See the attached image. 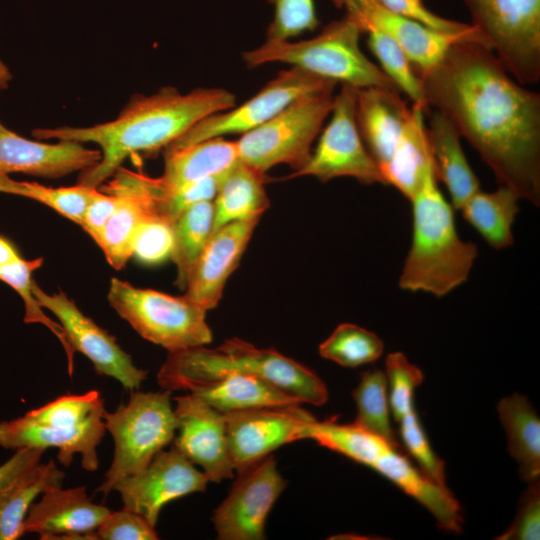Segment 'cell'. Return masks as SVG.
I'll return each mask as SVG.
<instances>
[{
  "label": "cell",
  "instance_id": "cell-1",
  "mask_svg": "<svg viewBox=\"0 0 540 540\" xmlns=\"http://www.w3.org/2000/svg\"><path fill=\"white\" fill-rule=\"evenodd\" d=\"M424 102L444 114L500 185L540 205V94L517 82L487 46L454 43L416 72Z\"/></svg>",
  "mask_w": 540,
  "mask_h": 540
},
{
  "label": "cell",
  "instance_id": "cell-2",
  "mask_svg": "<svg viewBox=\"0 0 540 540\" xmlns=\"http://www.w3.org/2000/svg\"><path fill=\"white\" fill-rule=\"evenodd\" d=\"M234 106V95L225 89L199 88L183 94L174 87H163L149 96L136 95L109 122L37 128L32 135L38 140L96 144L101 159L80 172L78 184L99 188L130 155L166 148L203 118Z\"/></svg>",
  "mask_w": 540,
  "mask_h": 540
},
{
  "label": "cell",
  "instance_id": "cell-3",
  "mask_svg": "<svg viewBox=\"0 0 540 540\" xmlns=\"http://www.w3.org/2000/svg\"><path fill=\"white\" fill-rule=\"evenodd\" d=\"M433 159L412 203V243L400 274L399 286L436 297L464 283L477 257L474 243L457 232L452 206L438 188Z\"/></svg>",
  "mask_w": 540,
  "mask_h": 540
},
{
  "label": "cell",
  "instance_id": "cell-4",
  "mask_svg": "<svg viewBox=\"0 0 540 540\" xmlns=\"http://www.w3.org/2000/svg\"><path fill=\"white\" fill-rule=\"evenodd\" d=\"M230 374L263 378L302 403L323 405L328 400L325 383L309 368L273 349H261L239 338L216 348L193 347L168 354L157 380L163 390L186 391Z\"/></svg>",
  "mask_w": 540,
  "mask_h": 540
},
{
  "label": "cell",
  "instance_id": "cell-5",
  "mask_svg": "<svg viewBox=\"0 0 540 540\" xmlns=\"http://www.w3.org/2000/svg\"><path fill=\"white\" fill-rule=\"evenodd\" d=\"M305 439L366 465L397 485L423 505L447 532L460 533L462 509L449 490L427 479L412 462L382 438L353 423L339 424L336 417L307 423Z\"/></svg>",
  "mask_w": 540,
  "mask_h": 540
},
{
  "label": "cell",
  "instance_id": "cell-6",
  "mask_svg": "<svg viewBox=\"0 0 540 540\" xmlns=\"http://www.w3.org/2000/svg\"><path fill=\"white\" fill-rule=\"evenodd\" d=\"M361 33L356 20L346 14L329 23L316 37L298 42L266 40L261 46L244 52L243 59L250 67L286 63L356 89L380 87L398 90L360 49Z\"/></svg>",
  "mask_w": 540,
  "mask_h": 540
},
{
  "label": "cell",
  "instance_id": "cell-7",
  "mask_svg": "<svg viewBox=\"0 0 540 540\" xmlns=\"http://www.w3.org/2000/svg\"><path fill=\"white\" fill-rule=\"evenodd\" d=\"M103 419L114 442L113 460L96 489L106 497L119 481L144 468L173 441L177 423L168 390L131 391L127 404L114 412L105 410Z\"/></svg>",
  "mask_w": 540,
  "mask_h": 540
},
{
  "label": "cell",
  "instance_id": "cell-8",
  "mask_svg": "<svg viewBox=\"0 0 540 540\" xmlns=\"http://www.w3.org/2000/svg\"><path fill=\"white\" fill-rule=\"evenodd\" d=\"M107 299L141 337L169 353L206 346L212 341L207 310L185 295L172 296L112 278Z\"/></svg>",
  "mask_w": 540,
  "mask_h": 540
},
{
  "label": "cell",
  "instance_id": "cell-9",
  "mask_svg": "<svg viewBox=\"0 0 540 540\" xmlns=\"http://www.w3.org/2000/svg\"><path fill=\"white\" fill-rule=\"evenodd\" d=\"M333 91L306 94L264 124L242 134L236 141L240 161L262 173L279 164H287L295 171L302 168L332 110Z\"/></svg>",
  "mask_w": 540,
  "mask_h": 540
},
{
  "label": "cell",
  "instance_id": "cell-10",
  "mask_svg": "<svg viewBox=\"0 0 540 540\" xmlns=\"http://www.w3.org/2000/svg\"><path fill=\"white\" fill-rule=\"evenodd\" d=\"M471 25L520 84L540 81V0H464Z\"/></svg>",
  "mask_w": 540,
  "mask_h": 540
},
{
  "label": "cell",
  "instance_id": "cell-11",
  "mask_svg": "<svg viewBox=\"0 0 540 540\" xmlns=\"http://www.w3.org/2000/svg\"><path fill=\"white\" fill-rule=\"evenodd\" d=\"M356 88L341 84L331 118L307 163L286 179L313 176L322 182L352 177L363 184H384L381 170L363 142L356 121Z\"/></svg>",
  "mask_w": 540,
  "mask_h": 540
},
{
  "label": "cell",
  "instance_id": "cell-12",
  "mask_svg": "<svg viewBox=\"0 0 540 540\" xmlns=\"http://www.w3.org/2000/svg\"><path fill=\"white\" fill-rule=\"evenodd\" d=\"M336 84L297 67L283 70L253 97L238 107L203 118L165 150L181 149L227 134H244L270 120L296 99L309 93L334 89Z\"/></svg>",
  "mask_w": 540,
  "mask_h": 540
},
{
  "label": "cell",
  "instance_id": "cell-13",
  "mask_svg": "<svg viewBox=\"0 0 540 540\" xmlns=\"http://www.w3.org/2000/svg\"><path fill=\"white\" fill-rule=\"evenodd\" d=\"M31 290L39 305L59 320L73 351L85 355L98 375L117 380L129 391L141 386L147 371L137 367L116 338L86 316L64 292L49 294L33 280Z\"/></svg>",
  "mask_w": 540,
  "mask_h": 540
},
{
  "label": "cell",
  "instance_id": "cell-14",
  "mask_svg": "<svg viewBox=\"0 0 540 540\" xmlns=\"http://www.w3.org/2000/svg\"><path fill=\"white\" fill-rule=\"evenodd\" d=\"M285 486L271 454L238 472L228 496L212 517L217 538L264 539L267 516Z\"/></svg>",
  "mask_w": 540,
  "mask_h": 540
},
{
  "label": "cell",
  "instance_id": "cell-15",
  "mask_svg": "<svg viewBox=\"0 0 540 540\" xmlns=\"http://www.w3.org/2000/svg\"><path fill=\"white\" fill-rule=\"evenodd\" d=\"M208 478L178 449L161 450L138 472L113 488L123 508L144 517L156 527L161 509L169 502L191 493L203 492Z\"/></svg>",
  "mask_w": 540,
  "mask_h": 540
},
{
  "label": "cell",
  "instance_id": "cell-16",
  "mask_svg": "<svg viewBox=\"0 0 540 540\" xmlns=\"http://www.w3.org/2000/svg\"><path fill=\"white\" fill-rule=\"evenodd\" d=\"M227 441L234 470L241 472L279 447L305 439V428L315 418L300 405L224 413Z\"/></svg>",
  "mask_w": 540,
  "mask_h": 540
},
{
  "label": "cell",
  "instance_id": "cell-17",
  "mask_svg": "<svg viewBox=\"0 0 540 540\" xmlns=\"http://www.w3.org/2000/svg\"><path fill=\"white\" fill-rule=\"evenodd\" d=\"M177 430L173 446L211 482L233 478L224 413L188 393L174 398Z\"/></svg>",
  "mask_w": 540,
  "mask_h": 540
},
{
  "label": "cell",
  "instance_id": "cell-18",
  "mask_svg": "<svg viewBox=\"0 0 540 540\" xmlns=\"http://www.w3.org/2000/svg\"><path fill=\"white\" fill-rule=\"evenodd\" d=\"M346 9L362 32L373 27L390 36L403 49L416 72L424 71L445 55L451 45L469 40L485 46L479 34H449L434 30L419 21L395 13L378 0H335Z\"/></svg>",
  "mask_w": 540,
  "mask_h": 540
},
{
  "label": "cell",
  "instance_id": "cell-19",
  "mask_svg": "<svg viewBox=\"0 0 540 540\" xmlns=\"http://www.w3.org/2000/svg\"><path fill=\"white\" fill-rule=\"evenodd\" d=\"M104 412H98L78 425L63 422L41 425L24 416L3 421L0 422V446L12 450L25 447L56 448L57 458L65 467L71 465L75 454H80L82 467L93 472L98 468L96 449L106 430Z\"/></svg>",
  "mask_w": 540,
  "mask_h": 540
},
{
  "label": "cell",
  "instance_id": "cell-20",
  "mask_svg": "<svg viewBox=\"0 0 540 540\" xmlns=\"http://www.w3.org/2000/svg\"><path fill=\"white\" fill-rule=\"evenodd\" d=\"M100 159V150L87 148L83 143L30 140L8 129L0 121V176L23 173L59 178L88 170Z\"/></svg>",
  "mask_w": 540,
  "mask_h": 540
},
{
  "label": "cell",
  "instance_id": "cell-21",
  "mask_svg": "<svg viewBox=\"0 0 540 540\" xmlns=\"http://www.w3.org/2000/svg\"><path fill=\"white\" fill-rule=\"evenodd\" d=\"M110 511L93 502L84 486L55 487L31 505L24 531L36 533L42 540H97L96 530Z\"/></svg>",
  "mask_w": 540,
  "mask_h": 540
},
{
  "label": "cell",
  "instance_id": "cell-22",
  "mask_svg": "<svg viewBox=\"0 0 540 540\" xmlns=\"http://www.w3.org/2000/svg\"><path fill=\"white\" fill-rule=\"evenodd\" d=\"M260 217L230 222L212 231L190 274L185 296L205 310L219 303Z\"/></svg>",
  "mask_w": 540,
  "mask_h": 540
},
{
  "label": "cell",
  "instance_id": "cell-23",
  "mask_svg": "<svg viewBox=\"0 0 540 540\" xmlns=\"http://www.w3.org/2000/svg\"><path fill=\"white\" fill-rule=\"evenodd\" d=\"M410 113L411 108L396 89L368 87L356 90L359 132L381 173L401 138Z\"/></svg>",
  "mask_w": 540,
  "mask_h": 540
},
{
  "label": "cell",
  "instance_id": "cell-24",
  "mask_svg": "<svg viewBox=\"0 0 540 540\" xmlns=\"http://www.w3.org/2000/svg\"><path fill=\"white\" fill-rule=\"evenodd\" d=\"M426 129L436 178L446 186L453 206L461 209L481 190L462 149L461 136L452 122L437 110L429 113Z\"/></svg>",
  "mask_w": 540,
  "mask_h": 540
},
{
  "label": "cell",
  "instance_id": "cell-25",
  "mask_svg": "<svg viewBox=\"0 0 540 540\" xmlns=\"http://www.w3.org/2000/svg\"><path fill=\"white\" fill-rule=\"evenodd\" d=\"M164 171L156 180L173 190L209 177L225 175L239 161L237 142L207 139L177 150H165Z\"/></svg>",
  "mask_w": 540,
  "mask_h": 540
},
{
  "label": "cell",
  "instance_id": "cell-26",
  "mask_svg": "<svg viewBox=\"0 0 540 540\" xmlns=\"http://www.w3.org/2000/svg\"><path fill=\"white\" fill-rule=\"evenodd\" d=\"M187 392L222 413L298 406L302 402L271 382L253 375L230 374L189 386Z\"/></svg>",
  "mask_w": 540,
  "mask_h": 540
},
{
  "label": "cell",
  "instance_id": "cell-27",
  "mask_svg": "<svg viewBox=\"0 0 540 540\" xmlns=\"http://www.w3.org/2000/svg\"><path fill=\"white\" fill-rule=\"evenodd\" d=\"M427 110L425 104L413 103L401 138L382 171L386 185H392L409 201L432 161L424 117Z\"/></svg>",
  "mask_w": 540,
  "mask_h": 540
},
{
  "label": "cell",
  "instance_id": "cell-28",
  "mask_svg": "<svg viewBox=\"0 0 540 540\" xmlns=\"http://www.w3.org/2000/svg\"><path fill=\"white\" fill-rule=\"evenodd\" d=\"M265 173L239 161L222 176L213 202V231L230 222L261 215L270 207Z\"/></svg>",
  "mask_w": 540,
  "mask_h": 540
},
{
  "label": "cell",
  "instance_id": "cell-29",
  "mask_svg": "<svg viewBox=\"0 0 540 540\" xmlns=\"http://www.w3.org/2000/svg\"><path fill=\"white\" fill-rule=\"evenodd\" d=\"M497 411L521 478L528 483L539 480L540 420L534 408L525 396L514 393L500 400Z\"/></svg>",
  "mask_w": 540,
  "mask_h": 540
},
{
  "label": "cell",
  "instance_id": "cell-30",
  "mask_svg": "<svg viewBox=\"0 0 540 540\" xmlns=\"http://www.w3.org/2000/svg\"><path fill=\"white\" fill-rule=\"evenodd\" d=\"M65 477L53 460L38 463L0 496V540H15L24 531V521L35 499L45 491L61 487Z\"/></svg>",
  "mask_w": 540,
  "mask_h": 540
},
{
  "label": "cell",
  "instance_id": "cell-31",
  "mask_svg": "<svg viewBox=\"0 0 540 540\" xmlns=\"http://www.w3.org/2000/svg\"><path fill=\"white\" fill-rule=\"evenodd\" d=\"M519 199L503 185L492 192L479 190L461 207L463 218L491 247L504 249L513 244L512 226Z\"/></svg>",
  "mask_w": 540,
  "mask_h": 540
},
{
  "label": "cell",
  "instance_id": "cell-32",
  "mask_svg": "<svg viewBox=\"0 0 540 540\" xmlns=\"http://www.w3.org/2000/svg\"><path fill=\"white\" fill-rule=\"evenodd\" d=\"M213 202H198L173 223L171 259L177 269L176 285L185 290L192 269L213 231Z\"/></svg>",
  "mask_w": 540,
  "mask_h": 540
},
{
  "label": "cell",
  "instance_id": "cell-33",
  "mask_svg": "<svg viewBox=\"0 0 540 540\" xmlns=\"http://www.w3.org/2000/svg\"><path fill=\"white\" fill-rule=\"evenodd\" d=\"M116 197L117 205L97 245L104 253L107 262L114 269L121 270L133 256L137 233L142 223L151 214L141 201L132 196Z\"/></svg>",
  "mask_w": 540,
  "mask_h": 540
},
{
  "label": "cell",
  "instance_id": "cell-34",
  "mask_svg": "<svg viewBox=\"0 0 540 540\" xmlns=\"http://www.w3.org/2000/svg\"><path fill=\"white\" fill-rule=\"evenodd\" d=\"M352 396L357 405V416L353 424L402 450L390 421L385 372L380 369L362 372L360 382L353 390Z\"/></svg>",
  "mask_w": 540,
  "mask_h": 540
},
{
  "label": "cell",
  "instance_id": "cell-35",
  "mask_svg": "<svg viewBox=\"0 0 540 540\" xmlns=\"http://www.w3.org/2000/svg\"><path fill=\"white\" fill-rule=\"evenodd\" d=\"M97 189L80 184L55 188L37 182L17 181L9 175L0 176V193L35 200L80 226L85 210Z\"/></svg>",
  "mask_w": 540,
  "mask_h": 540
},
{
  "label": "cell",
  "instance_id": "cell-36",
  "mask_svg": "<svg viewBox=\"0 0 540 540\" xmlns=\"http://www.w3.org/2000/svg\"><path fill=\"white\" fill-rule=\"evenodd\" d=\"M383 349V342L375 333L343 323L319 345V354L341 366L354 368L375 362Z\"/></svg>",
  "mask_w": 540,
  "mask_h": 540
},
{
  "label": "cell",
  "instance_id": "cell-37",
  "mask_svg": "<svg viewBox=\"0 0 540 540\" xmlns=\"http://www.w3.org/2000/svg\"><path fill=\"white\" fill-rule=\"evenodd\" d=\"M43 261L42 257L33 260L21 257L0 269V280L12 287L22 298L25 306V323H41L58 338L66 353L69 375L72 376L75 352L68 343L61 325L44 314L31 290V275L42 266Z\"/></svg>",
  "mask_w": 540,
  "mask_h": 540
},
{
  "label": "cell",
  "instance_id": "cell-38",
  "mask_svg": "<svg viewBox=\"0 0 540 540\" xmlns=\"http://www.w3.org/2000/svg\"><path fill=\"white\" fill-rule=\"evenodd\" d=\"M363 32L367 33L368 47L379 61L381 70L391 79L397 89L413 103L425 104L420 79L397 42L373 27H366Z\"/></svg>",
  "mask_w": 540,
  "mask_h": 540
},
{
  "label": "cell",
  "instance_id": "cell-39",
  "mask_svg": "<svg viewBox=\"0 0 540 540\" xmlns=\"http://www.w3.org/2000/svg\"><path fill=\"white\" fill-rule=\"evenodd\" d=\"M385 375L390 409L394 419L399 422L415 410L413 393L423 382L424 376L401 352H394L386 357Z\"/></svg>",
  "mask_w": 540,
  "mask_h": 540
},
{
  "label": "cell",
  "instance_id": "cell-40",
  "mask_svg": "<svg viewBox=\"0 0 540 540\" xmlns=\"http://www.w3.org/2000/svg\"><path fill=\"white\" fill-rule=\"evenodd\" d=\"M401 441L422 474L437 486L449 490L444 462L433 451L416 411L399 421Z\"/></svg>",
  "mask_w": 540,
  "mask_h": 540
},
{
  "label": "cell",
  "instance_id": "cell-41",
  "mask_svg": "<svg viewBox=\"0 0 540 540\" xmlns=\"http://www.w3.org/2000/svg\"><path fill=\"white\" fill-rule=\"evenodd\" d=\"M274 8L267 40L285 41L318 25L314 0H268Z\"/></svg>",
  "mask_w": 540,
  "mask_h": 540
},
{
  "label": "cell",
  "instance_id": "cell-42",
  "mask_svg": "<svg viewBox=\"0 0 540 540\" xmlns=\"http://www.w3.org/2000/svg\"><path fill=\"white\" fill-rule=\"evenodd\" d=\"M172 224L150 215L142 223L133 247V256L143 264L156 265L171 256Z\"/></svg>",
  "mask_w": 540,
  "mask_h": 540
},
{
  "label": "cell",
  "instance_id": "cell-43",
  "mask_svg": "<svg viewBox=\"0 0 540 540\" xmlns=\"http://www.w3.org/2000/svg\"><path fill=\"white\" fill-rule=\"evenodd\" d=\"M97 540H156V527L141 515L121 509L110 511L96 530Z\"/></svg>",
  "mask_w": 540,
  "mask_h": 540
},
{
  "label": "cell",
  "instance_id": "cell-44",
  "mask_svg": "<svg viewBox=\"0 0 540 540\" xmlns=\"http://www.w3.org/2000/svg\"><path fill=\"white\" fill-rule=\"evenodd\" d=\"M540 481L529 482L520 498L518 510L511 525L497 540H538L540 537Z\"/></svg>",
  "mask_w": 540,
  "mask_h": 540
},
{
  "label": "cell",
  "instance_id": "cell-45",
  "mask_svg": "<svg viewBox=\"0 0 540 540\" xmlns=\"http://www.w3.org/2000/svg\"><path fill=\"white\" fill-rule=\"evenodd\" d=\"M387 9L449 34H479L471 25L443 18L413 0H378Z\"/></svg>",
  "mask_w": 540,
  "mask_h": 540
},
{
  "label": "cell",
  "instance_id": "cell-46",
  "mask_svg": "<svg viewBox=\"0 0 540 540\" xmlns=\"http://www.w3.org/2000/svg\"><path fill=\"white\" fill-rule=\"evenodd\" d=\"M117 205V197L99 188L89 202L81 227L98 244L103 229Z\"/></svg>",
  "mask_w": 540,
  "mask_h": 540
},
{
  "label": "cell",
  "instance_id": "cell-47",
  "mask_svg": "<svg viewBox=\"0 0 540 540\" xmlns=\"http://www.w3.org/2000/svg\"><path fill=\"white\" fill-rule=\"evenodd\" d=\"M45 449L25 447L0 465V496L12 487L29 469L38 464Z\"/></svg>",
  "mask_w": 540,
  "mask_h": 540
},
{
  "label": "cell",
  "instance_id": "cell-48",
  "mask_svg": "<svg viewBox=\"0 0 540 540\" xmlns=\"http://www.w3.org/2000/svg\"><path fill=\"white\" fill-rule=\"evenodd\" d=\"M19 258H21V255L14 245L6 238L0 236V269Z\"/></svg>",
  "mask_w": 540,
  "mask_h": 540
},
{
  "label": "cell",
  "instance_id": "cell-49",
  "mask_svg": "<svg viewBox=\"0 0 540 540\" xmlns=\"http://www.w3.org/2000/svg\"><path fill=\"white\" fill-rule=\"evenodd\" d=\"M13 76L9 67L0 59V86L6 89Z\"/></svg>",
  "mask_w": 540,
  "mask_h": 540
},
{
  "label": "cell",
  "instance_id": "cell-50",
  "mask_svg": "<svg viewBox=\"0 0 540 540\" xmlns=\"http://www.w3.org/2000/svg\"><path fill=\"white\" fill-rule=\"evenodd\" d=\"M413 1H415L417 3H423L422 0H413Z\"/></svg>",
  "mask_w": 540,
  "mask_h": 540
},
{
  "label": "cell",
  "instance_id": "cell-51",
  "mask_svg": "<svg viewBox=\"0 0 540 540\" xmlns=\"http://www.w3.org/2000/svg\"><path fill=\"white\" fill-rule=\"evenodd\" d=\"M3 90L2 87L0 86V91Z\"/></svg>",
  "mask_w": 540,
  "mask_h": 540
}]
</instances>
